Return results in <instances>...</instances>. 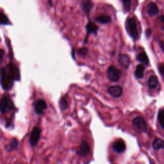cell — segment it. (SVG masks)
Listing matches in <instances>:
<instances>
[{
    "label": "cell",
    "mask_w": 164,
    "mask_h": 164,
    "mask_svg": "<svg viewBox=\"0 0 164 164\" xmlns=\"http://www.w3.org/2000/svg\"><path fill=\"white\" fill-rule=\"evenodd\" d=\"M15 71L17 69L14 65H7L2 69L1 84L5 90H10L12 87L14 80L18 78L16 76L18 74H16Z\"/></svg>",
    "instance_id": "cell-1"
},
{
    "label": "cell",
    "mask_w": 164,
    "mask_h": 164,
    "mask_svg": "<svg viewBox=\"0 0 164 164\" xmlns=\"http://www.w3.org/2000/svg\"><path fill=\"white\" fill-rule=\"evenodd\" d=\"M126 27L128 33L133 39L136 40L139 38V30H138L137 23L133 17H129L126 21Z\"/></svg>",
    "instance_id": "cell-2"
},
{
    "label": "cell",
    "mask_w": 164,
    "mask_h": 164,
    "mask_svg": "<svg viewBox=\"0 0 164 164\" xmlns=\"http://www.w3.org/2000/svg\"><path fill=\"white\" fill-rule=\"evenodd\" d=\"M108 78L112 82H117L123 76L122 72L114 65H111L108 69Z\"/></svg>",
    "instance_id": "cell-3"
},
{
    "label": "cell",
    "mask_w": 164,
    "mask_h": 164,
    "mask_svg": "<svg viewBox=\"0 0 164 164\" xmlns=\"http://www.w3.org/2000/svg\"><path fill=\"white\" fill-rule=\"evenodd\" d=\"M13 108L14 104L11 99L7 96L3 97L0 101V111H2V113L5 114Z\"/></svg>",
    "instance_id": "cell-4"
},
{
    "label": "cell",
    "mask_w": 164,
    "mask_h": 164,
    "mask_svg": "<svg viewBox=\"0 0 164 164\" xmlns=\"http://www.w3.org/2000/svg\"><path fill=\"white\" fill-rule=\"evenodd\" d=\"M40 129L38 127H34L31 132V135L30 137V144L32 147L37 145L40 137Z\"/></svg>",
    "instance_id": "cell-5"
},
{
    "label": "cell",
    "mask_w": 164,
    "mask_h": 164,
    "mask_svg": "<svg viewBox=\"0 0 164 164\" xmlns=\"http://www.w3.org/2000/svg\"><path fill=\"white\" fill-rule=\"evenodd\" d=\"M133 126L141 132H145L147 129V124L145 119L141 116H137L133 119L132 121Z\"/></svg>",
    "instance_id": "cell-6"
},
{
    "label": "cell",
    "mask_w": 164,
    "mask_h": 164,
    "mask_svg": "<svg viewBox=\"0 0 164 164\" xmlns=\"http://www.w3.org/2000/svg\"><path fill=\"white\" fill-rule=\"evenodd\" d=\"M90 152V148L89 143L86 141H82L78 149L76 151V153L82 157H85L89 154Z\"/></svg>",
    "instance_id": "cell-7"
},
{
    "label": "cell",
    "mask_w": 164,
    "mask_h": 164,
    "mask_svg": "<svg viewBox=\"0 0 164 164\" xmlns=\"http://www.w3.org/2000/svg\"><path fill=\"white\" fill-rule=\"evenodd\" d=\"M123 88L119 85H112L108 88V92L114 98H119L123 94Z\"/></svg>",
    "instance_id": "cell-8"
},
{
    "label": "cell",
    "mask_w": 164,
    "mask_h": 164,
    "mask_svg": "<svg viewBox=\"0 0 164 164\" xmlns=\"http://www.w3.org/2000/svg\"><path fill=\"white\" fill-rule=\"evenodd\" d=\"M47 108L46 102L42 99H39L35 105V112L38 115H41L44 113V111Z\"/></svg>",
    "instance_id": "cell-9"
},
{
    "label": "cell",
    "mask_w": 164,
    "mask_h": 164,
    "mask_svg": "<svg viewBox=\"0 0 164 164\" xmlns=\"http://www.w3.org/2000/svg\"><path fill=\"white\" fill-rule=\"evenodd\" d=\"M146 12L150 16H154L159 13L160 10L158 5L156 3L154 2H150L148 3V6H147Z\"/></svg>",
    "instance_id": "cell-10"
},
{
    "label": "cell",
    "mask_w": 164,
    "mask_h": 164,
    "mask_svg": "<svg viewBox=\"0 0 164 164\" xmlns=\"http://www.w3.org/2000/svg\"><path fill=\"white\" fill-rule=\"evenodd\" d=\"M113 149L117 153H122L126 150V144L122 139L117 140L114 145Z\"/></svg>",
    "instance_id": "cell-11"
},
{
    "label": "cell",
    "mask_w": 164,
    "mask_h": 164,
    "mask_svg": "<svg viewBox=\"0 0 164 164\" xmlns=\"http://www.w3.org/2000/svg\"><path fill=\"white\" fill-rule=\"evenodd\" d=\"M119 63L124 68L128 69L130 64V58L129 57L125 54H120L118 57Z\"/></svg>",
    "instance_id": "cell-12"
},
{
    "label": "cell",
    "mask_w": 164,
    "mask_h": 164,
    "mask_svg": "<svg viewBox=\"0 0 164 164\" xmlns=\"http://www.w3.org/2000/svg\"><path fill=\"white\" fill-rule=\"evenodd\" d=\"M94 20L97 23H101V24H107L111 22V19L110 16L105 14H102L100 15H98L94 18Z\"/></svg>",
    "instance_id": "cell-13"
},
{
    "label": "cell",
    "mask_w": 164,
    "mask_h": 164,
    "mask_svg": "<svg viewBox=\"0 0 164 164\" xmlns=\"http://www.w3.org/2000/svg\"><path fill=\"white\" fill-rule=\"evenodd\" d=\"M158 85V78L155 75H152L151 76L148 82V85L149 89H153L156 88Z\"/></svg>",
    "instance_id": "cell-14"
},
{
    "label": "cell",
    "mask_w": 164,
    "mask_h": 164,
    "mask_svg": "<svg viewBox=\"0 0 164 164\" xmlns=\"http://www.w3.org/2000/svg\"><path fill=\"white\" fill-rule=\"evenodd\" d=\"M144 71H145V67L144 66L143 64L138 65L136 67V70L135 72V76L137 77V78L142 79L144 77Z\"/></svg>",
    "instance_id": "cell-15"
},
{
    "label": "cell",
    "mask_w": 164,
    "mask_h": 164,
    "mask_svg": "<svg viewBox=\"0 0 164 164\" xmlns=\"http://www.w3.org/2000/svg\"><path fill=\"white\" fill-rule=\"evenodd\" d=\"M83 10L85 13H89L93 6V4L90 0H84L82 4Z\"/></svg>",
    "instance_id": "cell-16"
},
{
    "label": "cell",
    "mask_w": 164,
    "mask_h": 164,
    "mask_svg": "<svg viewBox=\"0 0 164 164\" xmlns=\"http://www.w3.org/2000/svg\"><path fill=\"white\" fill-rule=\"evenodd\" d=\"M152 146L154 149L160 150L163 148V141L161 139H156L153 141Z\"/></svg>",
    "instance_id": "cell-17"
},
{
    "label": "cell",
    "mask_w": 164,
    "mask_h": 164,
    "mask_svg": "<svg viewBox=\"0 0 164 164\" xmlns=\"http://www.w3.org/2000/svg\"><path fill=\"white\" fill-rule=\"evenodd\" d=\"M137 59L138 61H139L142 63H143L145 65H148L149 64V59L148 56L145 54V53L142 52L139 54L137 57Z\"/></svg>",
    "instance_id": "cell-18"
},
{
    "label": "cell",
    "mask_w": 164,
    "mask_h": 164,
    "mask_svg": "<svg viewBox=\"0 0 164 164\" xmlns=\"http://www.w3.org/2000/svg\"><path fill=\"white\" fill-rule=\"evenodd\" d=\"M121 2L125 11H129L132 9L134 0H121Z\"/></svg>",
    "instance_id": "cell-19"
},
{
    "label": "cell",
    "mask_w": 164,
    "mask_h": 164,
    "mask_svg": "<svg viewBox=\"0 0 164 164\" xmlns=\"http://www.w3.org/2000/svg\"><path fill=\"white\" fill-rule=\"evenodd\" d=\"M18 141L16 139H13L11 142L8 144V149L7 150L8 151H11L12 150H15L17 148H18Z\"/></svg>",
    "instance_id": "cell-20"
},
{
    "label": "cell",
    "mask_w": 164,
    "mask_h": 164,
    "mask_svg": "<svg viewBox=\"0 0 164 164\" xmlns=\"http://www.w3.org/2000/svg\"><path fill=\"white\" fill-rule=\"evenodd\" d=\"M158 120L159 121V123L162 127V128H164L163 123H164V111L163 109H161L158 111Z\"/></svg>",
    "instance_id": "cell-21"
},
{
    "label": "cell",
    "mask_w": 164,
    "mask_h": 164,
    "mask_svg": "<svg viewBox=\"0 0 164 164\" xmlns=\"http://www.w3.org/2000/svg\"><path fill=\"white\" fill-rule=\"evenodd\" d=\"M60 107L62 110H65L68 107V102L67 100V98L65 97H62L61 99L60 100Z\"/></svg>",
    "instance_id": "cell-22"
},
{
    "label": "cell",
    "mask_w": 164,
    "mask_h": 164,
    "mask_svg": "<svg viewBox=\"0 0 164 164\" xmlns=\"http://www.w3.org/2000/svg\"><path fill=\"white\" fill-rule=\"evenodd\" d=\"M87 28H88V32L89 33H96L98 30V27L97 26L92 23H89V24L87 25Z\"/></svg>",
    "instance_id": "cell-23"
},
{
    "label": "cell",
    "mask_w": 164,
    "mask_h": 164,
    "mask_svg": "<svg viewBox=\"0 0 164 164\" xmlns=\"http://www.w3.org/2000/svg\"><path fill=\"white\" fill-rule=\"evenodd\" d=\"M9 23L6 15L3 12H0V24H7Z\"/></svg>",
    "instance_id": "cell-24"
},
{
    "label": "cell",
    "mask_w": 164,
    "mask_h": 164,
    "mask_svg": "<svg viewBox=\"0 0 164 164\" xmlns=\"http://www.w3.org/2000/svg\"><path fill=\"white\" fill-rule=\"evenodd\" d=\"M78 52H79V53H80V55H85L86 53H87V50L85 48H83V49H82L79 50V51H78Z\"/></svg>",
    "instance_id": "cell-25"
},
{
    "label": "cell",
    "mask_w": 164,
    "mask_h": 164,
    "mask_svg": "<svg viewBox=\"0 0 164 164\" xmlns=\"http://www.w3.org/2000/svg\"><path fill=\"white\" fill-rule=\"evenodd\" d=\"M159 71L160 72V74L162 76H163V72H164V67H163V65H161L159 67Z\"/></svg>",
    "instance_id": "cell-26"
},
{
    "label": "cell",
    "mask_w": 164,
    "mask_h": 164,
    "mask_svg": "<svg viewBox=\"0 0 164 164\" xmlns=\"http://www.w3.org/2000/svg\"><path fill=\"white\" fill-rule=\"evenodd\" d=\"M4 57V51L3 49H0V59L2 60Z\"/></svg>",
    "instance_id": "cell-27"
}]
</instances>
